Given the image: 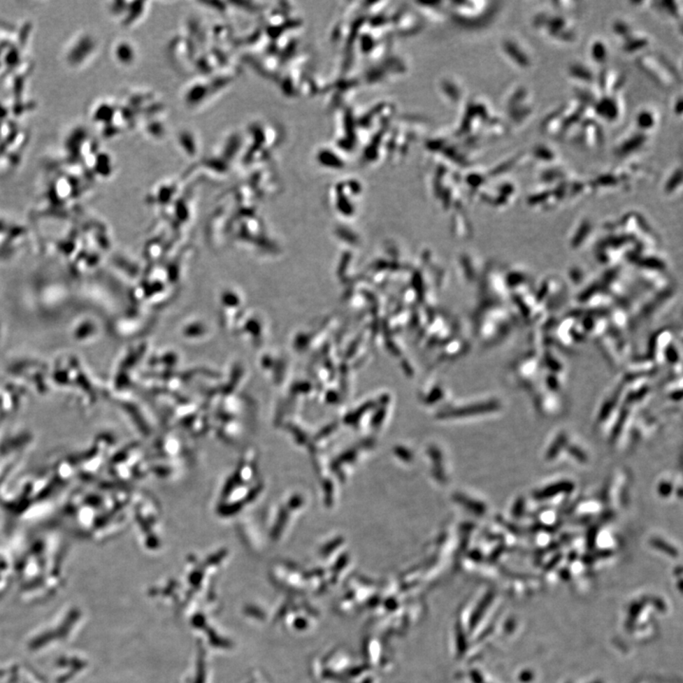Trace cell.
Segmentation results:
<instances>
[{
    "label": "cell",
    "instance_id": "5",
    "mask_svg": "<svg viewBox=\"0 0 683 683\" xmlns=\"http://www.w3.org/2000/svg\"><path fill=\"white\" fill-rule=\"evenodd\" d=\"M570 134H573L574 142L587 150H597L604 145V131L591 108Z\"/></svg>",
    "mask_w": 683,
    "mask_h": 683
},
{
    "label": "cell",
    "instance_id": "1",
    "mask_svg": "<svg viewBox=\"0 0 683 683\" xmlns=\"http://www.w3.org/2000/svg\"><path fill=\"white\" fill-rule=\"evenodd\" d=\"M531 26L554 43L571 45L578 40L577 24L568 13L540 10L533 15Z\"/></svg>",
    "mask_w": 683,
    "mask_h": 683
},
{
    "label": "cell",
    "instance_id": "2",
    "mask_svg": "<svg viewBox=\"0 0 683 683\" xmlns=\"http://www.w3.org/2000/svg\"><path fill=\"white\" fill-rule=\"evenodd\" d=\"M505 110L510 127H525L535 111V98L530 87L522 84L511 87L505 99Z\"/></svg>",
    "mask_w": 683,
    "mask_h": 683
},
{
    "label": "cell",
    "instance_id": "13",
    "mask_svg": "<svg viewBox=\"0 0 683 683\" xmlns=\"http://www.w3.org/2000/svg\"><path fill=\"white\" fill-rule=\"evenodd\" d=\"M529 158L541 164L544 167L559 164L560 156L554 148L547 143H538L528 154Z\"/></svg>",
    "mask_w": 683,
    "mask_h": 683
},
{
    "label": "cell",
    "instance_id": "15",
    "mask_svg": "<svg viewBox=\"0 0 683 683\" xmlns=\"http://www.w3.org/2000/svg\"><path fill=\"white\" fill-rule=\"evenodd\" d=\"M568 179H570V171L560 164L544 167V169L539 173V180L547 186H554Z\"/></svg>",
    "mask_w": 683,
    "mask_h": 683
},
{
    "label": "cell",
    "instance_id": "9",
    "mask_svg": "<svg viewBox=\"0 0 683 683\" xmlns=\"http://www.w3.org/2000/svg\"><path fill=\"white\" fill-rule=\"evenodd\" d=\"M568 78L576 84L577 89H594L597 74L583 61H573L567 68Z\"/></svg>",
    "mask_w": 683,
    "mask_h": 683
},
{
    "label": "cell",
    "instance_id": "25",
    "mask_svg": "<svg viewBox=\"0 0 683 683\" xmlns=\"http://www.w3.org/2000/svg\"><path fill=\"white\" fill-rule=\"evenodd\" d=\"M672 491V485L670 483L663 482L661 483L660 487H659V493L663 496H668Z\"/></svg>",
    "mask_w": 683,
    "mask_h": 683
},
{
    "label": "cell",
    "instance_id": "21",
    "mask_svg": "<svg viewBox=\"0 0 683 683\" xmlns=\"http://www.w3.org/2000/svg\"><path fill=\"white\" fill-rule=\"evenodd\" d=\"M626 413H624V412H623V413H621V415L620 418H619L618 419V424L616 425L615 427H614L612 431V440H614V438H617L618 436L620 435L621 427L624 426V422H626Z\"/></svg>",
    "mask_w": 683,
    "mask_h": 683
},
{
    "label": "cell",
    "instance_id": "10",
    "mask_svg": "<svg viewBox=\"0 0 683 683\" xmlns=\"http://www.w3.org/2000/svg\"><path fill=\"white\" fill-rule=\"evenodd\" d=\"M652 44L653 39L649 34L635 29L626 38L621 40V50L627 55H634L638 57L642 53L648 52Z\"/></svg>",
    "mask_w": 683,
    "mask_h": 683
},
{
    "label": "cell",
    "instance_id": "4",
    "mask_svg": "<svg viewBox=\"0 0 683 683\" xmlns=\"http://www.w3.org/2000/svg\"><path fill=\"white\" fill-rule=\"evenodd\" d=\"M626 108L624 92L612 95H599L591 106L592 113L598 121L608 124L620 122L626 114Z\"/></svg>",
    "mask_w": 683,
    "mask_h": 683
},
{
    "label": "cell",
    "instance_id": "14",
    "mask_svg": "<svg viewBox=\"0 0 683 683\" xmlns=\"http://www.w3.org/2000/svg\"><path fill=\"white\" fill-rule=\"evenodd\" d=\"M651 9L667 20L682 24V3L679 1H655L650 2Z\"/></svg>",
    "mask_w": 683,
    "mask_h": 683
},
{
    "label": "cell",
    "instance_id": "16",
    "mask_svg": "<svg viewBox=\"0 0 683 683\" xmlns=\"http://www.w3.org/2000/svg\"><path fill=\"white\" fill-rule=\"evenodd\" d=\"M682 186V167L676 166L667 175L664 180L663 190L667 195L676 193Z\"/></svg>",
    "mask_w": 683,
    "mask_h": 683
},
{
    "label": "cell",
    "instance_id": "20",
    "mask_svg": "<svg viewBox=\"0 0 683 683\" xmlns=\"http://www.w3.org/2000/svg\"><path fill=\"white\" fill-rule=\"evenodd\" d=\"M651 544H652L654 547H657V549H661V551L666 552V554L674 555V556L675 555H676V556L677 555V549H675L673 547L670 546L669 544H667L666 542L661 540V539L652 538V540H651Z\"/></svg>",
    "mask_w": 683,
    "mask_h": 683
},
{
    "label": "cell",
    "instance_id": "7",
    "mask_svg": "<svg viewBox=\"0 0 683 683\" xmlns=\"http://www.w3.org/2000/svg\"><path fill=\"white\" fill-rule=\"evenodd\" d=\"M650 136L651 135L645 134L637 129L626 133L614 146V155L624 159L637 155L649 145Z\"/></svg>",
    "mask_w": 683,
    "mask_h": 683
},
{
    "label": "cell",
    "instance_id": "19",
    "mask_svg": "<svg viewBox=\"0 0 683 683\" xmlns=\"http://www.w3.org/2000/svg\"><path fill=\"white\" fill-rule=\"evenodd\" d=\"M566 440H567V438H566V435L564 434L560 435L557 438V440H555L554 445L551 446L549 452H547V459H554L557 456V454L559 453L560 447H563L566 445Z\"/></svg>",
    "mask_w": 683,
    "mask_h": 683
},
{
    "label": "cell",
    "instance_id": "23",
    "mask_svg": "<svg viewBox=\"0 0 683 683\" xmlns=\"http://www.w3.org/2000/svg\"><path fill=\"white\" fill-rule=\"evenodd\" d=\"M525 501L523 498L518 499L517 503H515L514 507V515L515 517L519 518L521 514H522L523 509H524Z\"/></svg>",
    "mask_w": 683,
    "mask_h": 683
},
{
    "label": "cell",
    "instance_id": "24",
    "mask_svg": "<svg viewBox=\"0 0 683 683\" xmlns=\"http://www.w3.org/2000/svg\"><path fill=\"white\" fill-rule=\"evenodd\" d=\"M673 113H674L675 115H677V116H679V117H682V96L677 97V99H676V101H675V103L673 105Z\"/></svg>",
    "mask_w": 683,
    "mask_h": 683
},
{
    "label": "cell",
    "instance_id": "11",
    "mask_svg": "<svg viewBox=\"0 0 683 683\" xmlns=\"http://www.w3.org/2000/svg\"><path fill=\"white\" fill-rule=\"evenodd\" d=\"M661 117L658 111L653 108H642L636 113L634 117L635 129L651 135V132L657 129L660 124Z\"/></svg>",
    "mask_w": 683,
    "mask_h": 683
},
{
    "label": "cell",
    "instance_id": "18",
    "mask_svg": "<svg viewBox=\"0 0 683 683\" xmlns=\"http://www.w3.org/2000/svg\"><path fill=\"white\" fill-rule=\"evenodd\" d=\"M636 28L632 25V23L629 22L628 20H624V18H616L610 25L611 33L620 42L621 40L626 38Z\"/></svg>",
    "mask_w": 683,
    "mask_h": 683
},
{
    "label": "cell",
    "instance_id": "22",
    "mask_svg": "<svg viewBox=\"0 0 683 683\" xmlns=\"http://www.w3.org/2000/svg\"><path fill=\"white\" fill-rule=\"evenodd\" d=\"M570 454H573L574 458L578 459L579 461L584 462L587 461L586 454L577 447H574V446H570Z\"/></svg>",
    "mask_w": 683,
    "mask_h": 683
},
{
    "label": "cell",
    "instance_id": "6",
    "mask_svg": "<svg viewBox=\"0 0 683 683\" xmlns=\"http://www.w3.org/2000/svg\"><path fill=\"white\" fill-rule=\"evenodd\" d=\"M502 52L505 58L517 70H531L533 66V55L527 45L515 36H508L502 41Z\"/></svg>",
    "mask_w": 683,
    "mask_h": 683
},
{
    "label": "cell",
    "instance_id": "12",
    "mask_svg": "<svg viewBox=\"0 0 683 683\" xmlns=\"http://www.w3.org/2000/svg\"><path fill=\"white\" fill-rule=\"evenodd\" d=\"M587 53H589V57L591 58V62L602 66V68H605L608 61H610V45H608L607 40L603 38V37H594L589 41V46H587Z\"/></svg>",
    "mask_w": 683,
    "mask_h": 683
},
{
    "label": "cell",
    "instance_id": "17",
    "mask_svg": "<svg viewBox=\"0 0 683 683\" xmlns=\"http://www.w3.org/2000/svg\"><path fill=\"white\" fill-rule=\"evenodd\" d=\"M573 483L570 482V481H561V482H558L556 484L551 485L549 487L539 491L535 494V498L538 499L554 498V496H557L560 493H568V491L573 490Z\"/></svg>",
    "mask_w": 683,
    "mask_h": 683
},
{
    "label": "cell",
    "instance_id": "3",
    "mask_svg": "<svg viewBox=\"0 0 683 683\" xmlns=\"http://www.w3.org/2000/svg\"><path fill=\"white\" fill-rule=\"evenodd\" d=\"M636 65L647 78L663 89H672L679 83L680 76L676 69L666 58L657 53L649 50L642 53L636 57Z\"/></svg>",
    "mask_w": 683,
    "mask_h": 683
},
{
    "label": "cell",
    "instance_id": "8",
    "mask_svg": "<svg viewBox=\"0 0 683 683\" xmlns=\"http://www.w3.org/2000/svg\"><path fill=\"white\" fill-rule=\"evenodd\" d=\"M626 77L615 69L605 68L597 74L595 89L598 95H612L624 92Z\"/></svg>",
    "mask_w": 683,
    "mask_h": 683
}]
</instances>
